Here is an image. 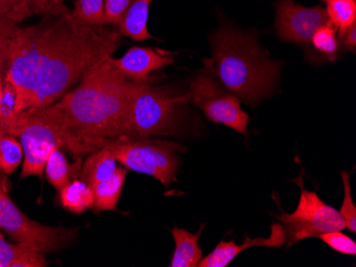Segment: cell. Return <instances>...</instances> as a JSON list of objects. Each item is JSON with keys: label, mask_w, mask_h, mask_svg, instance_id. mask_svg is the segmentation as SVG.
<instances>
[{"label": "cell", "mask_w": 356, "mask_h": 267, "mask_svg": "<svg viewBox=\"0 0 356 267\" xmlns=\"http://www.w3.org/2000/svg\"><path fill=\"white\" fill-rule=\"evenodd\" d=\"M275 13L277 35L290 43H311L316 30L329 21L325 8H306L293 0H279L275 3Z\"/></svg>", "instance_id": "obj_10"}, {"label": "cell", "mask_w": 356, "mask_h": 267, "mask_svg": "<svg viewBox=\"0 0 356 267\" xmlns=\"http://www.w3.org/2000/svg\"><path fill=\"white\" fill-rule=\"evenodd\" d=\"M17 26L19 24H16L15 21L0 17V76L5 73L10 45Z\"/></svg>", "instance_id": "obj_27"}, {"label": "cell", "mask_w": 356, "mask_h": 267, "mask_svg": "<svg viewBox=\"0 0 356 267\" xmlns=\"http://www.w3.org/2000/svg\"><path fill=\"white\" fill-rule=\"evenodd\" d=\"M106 0H76L75 8L71 11L76 21L86 26H104Z\"/></svg>", "instance_id": "obj_22"}, {"label": "cell", "mask_w": 356, "mask_h": 267, "mask_svg": "<svg viewBox=\"0 0 356 267\" xmlns=\"http://www.w3.org/2000/svg\"><path fill=\"white\" fill-rule=\"evenodd\" d=\"M189 93L208 121L247 135L249 115L240 107V99L227 91L207 67L192 79Z\"/></svg>", "instance_id": "obj_8"}, {"label": "cell", "mask_w": 356, "mask_h": 267, "mask_svg": "<svg viewBox=\"0 0 356 267\" xmlns=\"http://www.w3.org/2000/svg\"><path fill=\"white\" fill-rule=\"evenodd\" d=\"M5 133L7 132H6L5 128H3V126L1 125V123H0V137H1L3 135H5Z\"/></svg>", "instance_id": "obj_31"}, {"label": "cell", "mask_w": 356, "mask_h": 267, "mask_svg": "<svg viewBox=\"0 0 356 267\" xmlns=\"http://www.w3.org/2000/svg\"><path fill=\"white\" fill-rule=\"evenodd\" d=\"M65 0H0V17L16 24L35 15H56L69 11Z\"/></svg>", "instance_id": "obj_13"}, {"label": "cell", "mask_w": 356, "mask_h": 267, "mask_svg": "<svg viewBox=\"0 0 356 267\" xmlns=\"http://www.w3.org/2000/svg\"><path fill=\"white\" fill-rule=\"evenodd\" d=\"M117 162L115 155L107 147H102L90 153L80 171V180L92 189L113 175L118 167Z\"/></svg>", "instance_id": "obj_16"}, {"label": "cell", "mask_w": 356, "mask_h": 267, "mask_svg": "<svg viewBox=\"0 0 356 267\" xmlns=\"http://www.w3.org/2000/svg\"><path fill=\"white\" fill-rule=\"evenodd\" d=\"M327 5V17L338 30L339 37L356 23V0H323Z\"/></svg>", "instance_id": "obj_20"}, {"label": "cell", "mask_w": 356, "mask_h": 267, "mask_svg": "<svg viewBox=\"0 0 356 267\" xmlns=\"http://www.w3.org/2000/svg\"><path fill=\"white\" fill-rule=\"evenodd\" d=\"M204 225L197 234L189 232L185 229L174 227L171 230L175 241V250L172 257L171 267H197L203 258V252L199 246V239L203 230Z\"/></svg>", "instance_id": "obj_15"}, {"label": "cell", "mask_w": 356, "mask_h": 267, "mask_svg": "<svg viewBox=\"0 0 356 267\" xmlns=\"http://www.w3.org/2000/svg\"><path fill=\"white\" fill-rule=\"evenodd\" d=\"M59 192L61 206L74 214H81L93 206V191L83 180L70 181Z\"/></svg>", "instance_id": "obj_19"}, {"label": "cell", "mask_w": 356, "mask_h": 267, "mask_svg": "<svg viewBox=\"0 0 356 267\" xmlns=\"http://www.w3.org/2000/svg\"><path fill=\"white\" fill-rule=\"evenodd\" d=\"M127 171L126 167L118 166L110 178L92 187L94 195L92 208L96 213L117 210Z\"/></svg>", "instance_id": "obj_17"}, {"label": "cell", "mask_w": 356, "mask_h": 267, "mask_svg": "<svg viewBox=\"0 0 356 267\" xmlns=\"http://www.w3.org/2000/svg\"><path fill=\"white\" fill-rule=\"evenodd\" d=\"M299 180L301 195L295 212L282 210L281 214L275 215L285 229L288 247L305 239L315 238L321 233L343 231L346 228L339 211L327 205L317 193L305 190L301 179Z\"/></svg>", "instance_id": "obj_7"}, {"label": "cell", "mask_w": 356, "mask_h": 267, "mask_svg": "<svg viewBox=\"0 0 356 267\" xmlns=\"http://www.w3.org/2000/svg\"><path fill=\"white\" fill-rule=\"evenodd\" d=\"M341 179H343V191H345V197H343V205H341V217L345 221L346 228L349 229L351 232H356V208L352 199L351 185H350V174L347 171H341Z\"/></svg>", "instance_id": "obj_26"}, {"label": "cell", "mask_w": 356, "mask_h": 267, "mask_svg": "<svg viewBox=\"0 0 356 267\" xmlns=\"http://www.w3.org/2000/svg\"><path fill=\"white\" fill-rule=\"evenodd\" d=\"M141 83L124 76L108 55L73 91L40 111L59 129L64 147L81 158L104 147L106 139L126 135L131 99Z\"/></svg>", "instance_id": "obj_2"}, {"label": "cell", "mask_w": 356, "mask_h": 267, "mask_svg": "<svg viewBox=\"0 0 356 267\" xmlns=\"http://www.w3.org/2000/svg\"><path fill=\"white\" fill-rule=\"evenodd\" d=\"M104 147L115 155L122 166L149 175L165 187L175 180L179 155L186 151L183 145L167 139L128 135L106 139Z\"/></svg>", "instance_id": "obj_5"}, {"label": "cell", "mask_w": 356, "mask_h": 267, "mask_svg": "<svg viewBox=\"0 0 356 267\" xmlns=\"http://www.w3.org/2000/svg\"><path fill=\"white\" fill-rule=\"evenodd\" d=\"M47 264L44 254L10 244L0 232V267H44Z\"/></svg>", "instance_id": "obj_18"}, {"label": "cell", "mask_w": 356, "mask_h": 267, "mask_svg": "<svg viewBox=\"0 0 356 267\" xmlns=\"http://www.w3.org/2000/svg\"><path fill=\"white\" fill-rule=\"evenodd\" d=\"M3 92H5V79L3 75L0 76V115H1V105H3Z\"/></svg>", "instance_id": "obj_30"}, {"label": "cell", "mask_w": 356, "mask_h": 267, "mask_svg": "<svg viewBox=\"0 0 356 267\" xmlns=\"http://www.w3.org/2000/svg\"><path fill=\"white\" fill-rule=\"evenodd\" d=\"M13 137L21 139L25 155L21 179L30 176L43 178L49 155L64 147L63 135L40 110L19 119Z\"/></svg>", "instance_id": "obj_9"}, {"label": "cell", "mask_w": 356, "mask_h": 267, "mask_svg": "<svg viewBox=\"0 0 356 267\" xmlns=\"http://www.w3.org/2000/svg\"><path fill=\"white\" fill-rule=\"evenodd\" d=\"M121 37L117 29L80 24L70 10L37 25L17 26L3 73L15 93L17 123L64 96L97 62L113 55Z\"/></svg>", "instance_id": "obj_1"}, {"label": "cell", "mask_w": 356, "mask_h": 267, "mask_svg": "<svg viewBox=\"0 0 356 267\" xmlns=\"http://www.w3.org/2000/svg\"><path fill=\"white\" fill-rule=\"evenodd\" d=\"M24 149L21 143L13 135L0 137V169L6 174H13L23 159Z\"/></svg>", "instance_id": "obj_23"}, {"label": "cell", "mask_w": 356, "mask_h": 267, "mask_svg": "<svg viewBox=\"0 0 356 267\" xmlns=\"http://www.w3.org/2000/svg\"><path fill=\"white\" fill-rule=\"evenodd\" d=\"M131 1L133 0H106L104 26L112 25L117 27Z\"/></svg>", "instance_id": "obj_28"}, {"label": "cell", "mask_w": 356, "mask_h": 267, "mask_svg": "<svg viewBox=\"0 0 356 267\" xmlns=\"http://www.w3.org/2000/svg\"><path fill=\"white\" fill-rule=\"evenodd\" d=\"M317 238L323 241L325 244L329 245L333 250L337 251L339 254L347 255V256L356 255L355 242L345 233L341 232V230L321 233Z\"/></svg>", "instance_id": "obj_25"}, {"label": "cell", "mask_w": 356, "mask_h": 267, "mask_svg": "<svg viewBox=\"0 0 356 267\" xmlns=\"http://www.w3.org/2000/svg\"><path fill=\"white\" fill-rule=\"evenodd\" d=\"M154 0H133L124 13L117 30L120 35L135 41L144 42L154 39L147 30L149 6Z\"/></svg>", "instance_id": "obj_14"}, {"label": "cell", "mask_w": 356, "mask_h": 267, "mask_svg": "<svg viewBox=\"0 0 356 267\" xmlns=\"http://www.w3.org/2000/svg\"><path fill=\"white\" fill-rule=\"evenodd\" d=\"M286 244V232L281 223L271 225V234L269 238L251 239L245 235L243 244L237 245L234 241H221L215 249L205 258H202L197 267H225L242 251L251 247H267V248H281Z\"/></svg>", "instance_id": "obj_12"}, {"label": "cell", "mask_w": 356, "mask_h": 267, "mask_svg": "<svg viewBox=\"0 0 356 267\" xmlns=\"http://www.w3.org/2000/svg\"><path fill=\"white\" fill-rule=\"evenodd\" d=\"M112 63L131 80L143 83L154 78L151 76L154 71L173 64L174 58L163 49L134 46L120 59L112 57Z\"/></svg>", "instance_id": "obj_11"}, {"label": "cell", "mask_w": 356, "mask_h": 267, "mask_svg": "<svg viewBox=\"0 0 356 267\" xmlns=\"http://www.w3.org/2000/svg\"><path fill=\"white\" fill-rule=\"evenodd\" d=\"M311 43L313 44L316 51L327 57L333 58L337 53L338 47H339L337 29L332 25L331 21H327L316 30Z\"/></svg>", "instance_id": "obj_24"}, {"label": "cell", "mask_w": 356, "mask_h": 267, "mask_svg": "<svg viewBox=\"0 0 356 267\" xmlns=\"http://www.w3.org/2000/svg\"><path fill=\"white\" fill-rule=\"evenodd\" d=\"M341 40L343 41V45L346 46V49L351 53H355L356 51V23L353 24L349 29L346 31L345 35L341 37Z\"/></svg>", "instance_id": "obj_29"}, {"label": "cell", "mask_w": 356, "mask_h": 267, "mask_svg": "<svg viewBox=\"0 0 356 267\" xmlns=\"http://www.w3.org/2000/svg\"><path fill=\"white\" fill-rule=\"evenodd\" d=\"M213 55L204 65L227 91L249 105L274 92L282 64L258 45L255 35L222 27L211 40Z\"/></svg>", "instance_id": "obj_3"}, {"label": "cell", "mask_w": 356, "mask_h": 267, "mask_svg": "<svg viewBox=\"0 0 356 267\" xmlns=\"http://www.w3.org/2000/svg\"><path fill=\"white\" fill-rule=\"evenodd\" d=\"M0 230L15 244L40 254L56 252L77 239V229L44 226L24 214L8 193L7 180L0 175Z\"/></svg>", "instance_id": "obj_6"}, {"label": "cell", "mask_w": 356, "mask_h": 267, "mask_svg": "<svg viewBox=\"0 0 356 267\" xmlns=\"http://www.w3.org/2000/svg\"><path fill=\"white\" fill-rule=\"evenodd\" d=\"M46 177L56 190L60 191L70 182L72 166L61 149L58 148L49 155L45 165Z\"/></svg>", "instance_id": "obj_21"}, {"label": "cell", "mask_w": 356, "mask_h": 267, "mask_svg": "<svg viewBox=\"0 0 356 267\" xmlns=\"http://www.w3.org/2000/svg\"><path fill=\"white\" fill-rule=\"evenodd\" d=\"M144 81L136 89L128 115V137H153L171 135L178 130L181 107L190 101V93H178L170 87Z\"/></svg>", "instance_id": "obj_4"}]
</instances>
